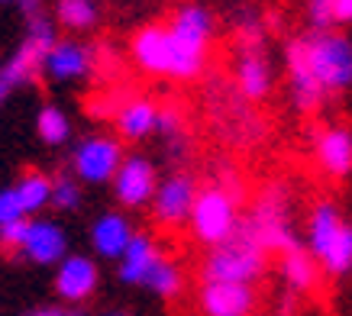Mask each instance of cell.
<instances>
[{
	"mask_svg": "<svg viewBox=\"0 0 352 316\" xmlns=\"http://www.w3.org/2000/svg\"><path fill=\"white\" fill-rule=\"evenodd\" d=\"M136 62L152 74H171V78H194L204 65L201 45H188L175 39L165 26H146L133 39Z\"/></svg>",
	"mask_w": 352,
	"mask_h": 316,
	"instance_id": "cell-1",
	"label": "cell"
},
{
	"mask_svg": "<svg viewBox=\"0 0 352 316\" xmlns=\"http://www.w3.org/2000/svg\"><path fill=\"white\" fill-rule=\"evenodd\" d=\"M265 268V252L252 239L245 226H236L233 236L217 245L207 264H204V281H226V284H252Z\"/></svg>",
	"mask_w": 352,
	"mask_h": 316,
	"instance_id": "cell-2",
	"label": "cell"
},
{
	"mask_svg": "<svg viewBox=\"0 0 352 316\" xmlns=\"http://www.w3.org/2000/svg\"><path fill=\"white\" fill-rule=\"evenodd\" d=\"M304 58H307L310 74L317 78L323 91H342L352 81V45L342 36L320 32L314 39H300Z\"/></svg>",
	"mask_w": 352,
	"mask_h": 316,
	"instance_id": "cell-3",
	"label": "cell"
},
{
	"mask_svg": "<svg viewBox=\"0 0 352 316\" xmlns=\"http://www.w3.org/2000/svg\"><path fill=\"white\" fill-rule=\"evenodd\" d=\"M310 249L327 264V271L346 274L352 264V229L340 220L333 203H320L310 216Z\"/></svg>",
	"mask_w": 352,
	"mask_h": 316,
	"instance_id": "cell-4",
	"label": "cell"
},
{
	"mask_svg": "<svg viewBox=\"0 0 352 316\" xmlns=\"http://www.w3.org/2000/svg\"><path fill=\"white\" fill-rule=\"evenodd\" d=\"M191 226L197 232L201 242L220 245L223 239H230L236 229V201L233 194H226L223 188H207L204 194L194 197L191 207Z\"/></svg>",
	"mask_w": 352,
	"mask_h": 316,
	"instance_id": "cell-5",
	"label": "cell"
},
{
	"mask_svg": "<svg viewBox=\"0 0 352 316\" xmlns=\"http://www.w3.org/2000/svg\"><path fill=\"white\" fill-rule=\"evenodd\" d=\"M52 45H55L52 26L43 20L32 23V32L26 36V43L16 49V55H13L10 62L0 68V100H7L10 91H16L23 81H30V74H36L43 68L45 55H49Z\"/></svg>",
	"mask_w": 352,
	"mask_h": 316,
	"instance_id": "cell-6",
	"label": "cell"
},
{
	"mask_svg": "<svg viewBox=\"0 0 352 316\" xmlns=\"http://www.w3.org/2000/svg\"><path fill=\"white\" fill-rule=\"evenodd\" d=\"M243 226L252 232V239L262 245V252L265 249H281V252L294 249V236H291L288 223H285V203H281L278 194H268L265 201L258 203V210Z\"/></svg>",
	"mask_w": 352,
	"mask_h": 316,
	"instance_id": "cell-7",
	"label": "cell"
},
{
	"mask_svg": "<svg viewBox=\"0 0 352 316\" xmlns=\"http://www.w3.org/2000/svg\"><path fill=\"white\" fill-rule=\"evenodd\" d=\"M120 161V142L113 139H104V136H94V139H85L75 152V168L78 174L91 184H100V181H110L117 174Z\"/></svg>",
	"mask_w": 352,
	"mask_h": 316,
	"instance_id": "cell-8",
	"label": "cell"
},
{
	"mask_svg": "<svg viewBox=\"0 0 352 316\" xmlns=\"http://www.w3.org/2000/svg\"><path fill=\"white\" fill-rule=\"evenodd\" d=\"M194 181L188 174H171L165 178V184H155V194H152V207H155V220L165 223V226H175V223H184L191 216L194 207Z\"/></svg>",
	"mask_w": 352,
	"mask_h": 316,
	"instance_id": "cell-9",
	"label": "cell"
},
{
	"mask_svg": "<svg viewBox=\"0 0 352 316\" xmlns=\"http://www.w3.org/2000/svg\"><path fill=\"white\" fill-rule=\"evenodd\" d=\"M201 306L207 316H249L256 306V291H252V284L204 281Z\"/></svg>",
	"mask_w": 352,
	"mask_h": 316,
	"instance_id": "cell-10",
	"label": "cell"
},
{
	"mask_svg": "<svg viewBox=\"0 0 352 316\" xmlns=\"http://www.w3.org/2000/svg\"><path fill=\"white\" fill-rule=\"evenodd\" d=\"M113 184H117V197L126 207H139V203H146L155 194V168H152L149 158H123L120 161L117 174H113Z\"/></svg>",
	"mask_w": 352,
	"mask_h": 316,
	"instance_id": "cell-11",
	"label": "cell"
},
{
	"mask_svg": "<svg viewBox=\"0 0 352 316\" xmlns=\"http://www.w3.org/2000/svg\"><path fill=\"white\" fill-rule=\"evenodd\" d=\"M65 232L49 220H39V223H30V229H26V239H23V249L20 252L36 264H55L62 262L65 255Z\"/></svg>",
	"mask_w": 352,
	"mask_h": 316,
	"instance_id": "cell-12",
	"label": "cell"
},
{
	"mask_svg": "<svg viewBox=\"0 0 352 316\" xmlns=\"http://www.w3.org/2000/svg\"><path fill=\"white\" fill-rule=\"evenodd\" d=\"M94 287H97L94 262H87L85 255L65 258L62 268H58V274H55V291H58L65 300H85Z\"/></svg>",
	"mask_w": 352,
	"mask_h": 316,
	"instance_id": "cell-13",
	"label": "cell"
},
{
	"mask_svg": "<svg viewBox=\"0 0 352 316\" xmlns=\"http://www.w3.org/2000/svg\"><path fill=\"white\" fill-rule=\"evenodd\" d=\"M288 68H291V84H294V104H298L300 110L320 106V100H323L327 91H323V87L317 84V78L310 74L307 58H304V49H300V39L298 43H291V49H288Z\"/></svg>",
	"mask_w": 352,
	"mask_h": 316,
	"instance_id": "cell-14",
	"label": "cell"
},
{
	"mask_svg": "<svg viewBox=\"0 0 352 316\" xmlns=\"http://www.w3.org/2000/svg\"><path fill=\"white\" fill-rule=\"evenodd\" d=\"M129 239H133V226L120 213H104L91 229V242L104 258H120L123 249L129 245Z\"/></svg>",
	"mask_w": 352,
	"mask_h": 316,
	"instance_id": "cell-15",
	"label": "cell"
},
{
	"mask_svg": "<svg viewBox=\"0 0 352 316\" xmlns=\"http://www.w3.org/2000/svg\"><path fill=\"white\" fill-rule=\"evenodd\" d=\"M43 65L49 68L52 78L68 81V78H81L91 68V55H87L85 45H78V43H55Z\"/></svg>",
	"mask_w": 352,
	"mask_h": 316,
	"instance_id": "cell-16",
	"label": "cell"
},
{
	"mask_svg": "<svg viewBox=\"0 0 352 316\" xmlns=\"http://www.w3.org/2000/svg\"><path fill=\"white\" fill-rule=\"evenodd\" d=\"M155 258H159V249L149 236H133L123 255H120V278L129 284H142V278L155 264Z\"/></svg>",
	"mask_w": 352,
	"mask_h": 316,
	"instance_id": "cell-17",
	"label": "cell"
},
{
	"mask_svg": "<svg viewBox=\"0 0 352 316\" xmlns=\"http://www.w3.org/2000/svg\"><path fill=\"white\" fill-rule=\"evenodd\" d=\"M317 155H320V165L330 174L342 178V174H349L352 168V136L346 129H330V133H323V139L317 142Z\"/></svg>",
	"mask_w": 352,
	"mask_h": 316,
	"instance_id": "cell-18",
	"label": "cell"
},
{
	"mask_svg": "<svg viewBox=\"0 0 352 316\" xmlns=\"http://www.w3.org/2000/svg\"><path fill=\"white\" fill-rule=\"evenodd\" d=\"M168 32L175 39H182L188 45H207V36H210V13L197 7V3H188L182 10L175 13V20H171Z\"/></svg>",
	"mask_w": 352,
	"mask_h": 316,
	"instance_id": "cell-19",
	"label": "cell"
},
{
	"mask_svg": "<svg viewBox=\"0 0 352 316\" xmlns=\"http://www.w3.org/2000/svg\"><path fill=\"white\" fill-rule=\"evenodd\" d=\"M268 87H272V68L268 62L258 55V49H245L243 58H239V91L245 97H258L268 94Z\"/></svg>",
	"mask_w": 352,
	"mask_h": 316,
	"instance_id": "cell-20",
	"label": "cell"
},
{
	"mask_svg": "<svg viewBox=\"0 0 352 316\" xmlns=\"http://www.w3.org/2000/svg\"><path fill=\"white\" fill-rule=\"evenodd\" d=\"M155 120H159V110H155V104H149V100H129V104L120 110V129H123V136H129V139L149 136L152 129H155Z\"/></svg>",
	"mask_w": 352,
	"mask_h": 316,
	"instance_id": "cell-21",
	"label": "cell"
},
{
	"mask_svg": "<svg viewBox=\"0 0 352 316\" xmlns=\"http://www.w3.org/2000/svg\"><path fill=\"white\" fill-rule=\"evenodd\" d=\"M13 194H16V201H20V207H23V216H26V213L43 210L45 203H49V197H52V181L45 178L43 171H26L23 181L13 188Z\"/></svg>",
	"mask_w": 352,
	"mask_h": 316,
	"instance_id": "cell-22",
	"label": "cell"
},
{
	"mask_svg": "<svg viewBox=\"0 0 352 316\" xmlns=\"http://www.w3.org/2000/svg\"><path fill=\"white\" fill-rule=\"evenodd\" d=\"M281 271H285V281L298 291H307L317 281V262L310 258L307 252H300L298 245L285 252V262H281Z\"/></svg>",
	"mask_w": 352,
	"mask_h": 316,
	"instance_id": "cell-23",
	"label": "cell"
},
{
	"mask_svg": "<svg viewBox=\"0 0 352 316\" xmlns=\"http://www.w3.org/2000/svg\"><path fill=\"white\" fill-rule=\"evenodd\" d=\"M142 284L152 287V291H155V294H162V297H171V294H178V291H182V271H178L168 258H162V255H159V258H155V264L146 271Z\"/></svg>",
	"mask_w": 352,
	"mask_h": 316,
	"instance_id": "cell-24",
	"label": "cell"
},
{
	"mask_svg": "<svg viewBox=\"0 0 352 316\" xmlns=\"http://www.w3.org/2000/svg\"><path fill=\"white\" fill-rule=\"evenodd\" d=\"M36 129H39V136H43L49 146H62L65 139H68V116H65L58 106L49 104L36 116Z\"/></svg>",
	"mask_w": 352,
	"mask_h": 316,
	"instance_id": "cell-25",
	"label": "cell"
},
{
	"mask_svg": "<svg viewBox=\"0 0 352 316\" xmlns=\"http://www.w3.org/2000/svg\"><path fill=\"white\" fill-rule=\"evenodd\" d=\"M94 16H97L94 0H62V3H58V20H62L65 26H72V30L91 26Z\"/></svg>",
	"mask_w": 352,
	"mask_h": 316,
	"instance_id": "cell-26",
	"label": "cell"
},
{
	"mask_svg": "<svg viewBox=\"0 0 352 316\" xmlns=\"http://www.w3.org/2000/svg\"><path fill=\"white\" fill-rule=\"evenodd\" d=\"M49 203L62 207V210H75L78 203H81V190H78V184H72L68 178L52 181V197H49Z\"/></svg>",
	"mask_w": 352,
	"mask_h": 316,
	"instance_id": "cell-27",
	"label": "cell"
},
{
	"mask_svg": "<svg viewBox=\"0 0 352 316\" xmlns=\"http://www.w3.org/2000/svg\"><path fill=\"white\" fill-rule=\"evenodd\" d=\"M26 229H30V220H13V223H3L0 226V245L7 252H20L23 249V239H26Z\"/></svg>",
	"mask_w": 352,
	"mask_h": 316,
	"instance_id": "cell-28",
	"label": "cell"
},
{
	"mask_svg": "<svg viewBox=\"0 0 352 316\" xmlns=\"http://www.w3.org/2000/svg\"><path fill=\"white\" fill-rule=\"evenodd\" d=\"M13 220H23V207H20V201H16L13 188H7V190H0V226H3V223H13Z\"/></svg>",
	"mask_w": 352,
	"mask_h": 316,
	"instance_id": "cell-29",
	"label": "cell"
},
{
	"mask_svg": "<svg viewBox=\"0 0 352 316\" xmlns=\"http://www.w3.org/2000/svg\"><path fill=\"white\" fill-rule=\"evenodd\" d=\"M310 23L317 30H327L333 23V0H310Z\"/></svg>",
	"mask_w": 352,
	"mask_h": 316,
	"instance_id": "cell-30",
	"label": "cell"
},
{
	"mask_svg": "<svg viewBox=\"0 0 352 316\" xmlns=\"http://www.w3.org/2000/svg\"><path fill=\"white\" fill-rule=\"evenodd\" d=\"M155 126H159L165 136H178V133H182V116L175 113V110H165V113H159Z\"/></svg>",
	"mask_w": 352,
	"mask_h": 316,
	"instance_id": "cell-31",
	"label": "cell"
},
{
	"mask_svg": "<svg viewBox=\"0 0 352 316\" xmlns=\"http://www.w3.org/2000/svg\"><path fill=\"white\" fill-rule=\"evenodd\" d=\"M352 0H333V23H349Z\"/></svg>",
	"mask_w": 352,
	"mask_h": 316,
	"instance_id": "cell-32",
	"label": "cell"
},
{
	"mask_svg": "<svg viewBox=\"0 0 352 316\" xmlns=\"http://www.w3.org/2000/svg\"><path fill=\"white\" fill-rule=\"evenodd\" d=\"M32 316H58V310H39V313H32Z\"/></svg>",
	"mask_w": 352,
	"mask_h": 316,
	"instance_id": "cell-33",
	"label": "cell"
},
{
	"mask_svg": "<svg viewBox=\"0 0 352 316\" xmlns=\"http://www.w3.org/2000/svg\"><path fill=\"white\" fill-rule=\"evenodd\" d=\"M58 316H78V313H58Z\"/></svg>",
	"mask_w": 352,
	"mask_h": 316,
	"instance_id": "cell-34",
	"label": "cell"
},
{
	"mask_svg": "<svg viewBox=\"0 0 352 316\" xmlns=\"http://www.w3.org/2000/svg\"><path fill=\"white\" fill-rule=\"evenodd\" d=\"M113 316H126V313H113Z\"/></svg>",
	"mask_w": 352,
	"mask_h": 316,
	"instance_id": "cell-35",
	"label": "cell"
}]
</instances>
